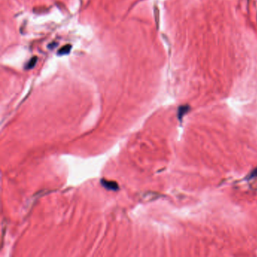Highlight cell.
<instances>
[{
	"label": "cell",
	"instance_id": "cell-5",
	"mask_svg": "<svg viewBox=\"0 0 257 257\" xmlns=\"http://www.w3.org/2000/svg\"><path fill=\"white\" fill-rule=\"evenodd\" d=\"M57 45V44H52V45H51L48 46V47H49V48H52V47H54H54H55V46H56Z\"/></svg>",
	"mask_w": 257,
	"mask_h": 257
},
{
	"label": "cell",
	"instance_id": "cell-4",
	"mask_svg": "<svg viewBox=\"0 0 257 257\" xmlns=\"http://www.w3.org/2000/svg\"><path fill=\"white\" fill-rule=\"evenodd\" d=\"M188 108L184 106V107H181L179 109V111H178V118L179 119H182V118L183 117V115H185V112H187Z\"/></svg>",
	"mask_w": 257,
	"mask_h": 257
},
{
	"label": "cell",
	"instance_id": "cell-2",
	"mask_svg": "<svg viewBox=\"0 0 257 257\" xmlns=\"http://www.w3.org/2000/svg\"><path fill=\"white\" fill-rule=\"evenodd\" d=\"M71 48H72V46L70 45H66L60 48V50L58 51L57 54L58 55H66L68 54L71 51Z\"/></svg>",
	"mask_w": 257,
	"mask_h": 257
},
{
	"label": "cell",
	"instance_id": "cell-1",
	"mask_svg": "<svg viewBox=\"0 0 257 257\" xmlns=\"http://www.w3.org/2000/svg\"><path fill=\"white\" fill-rule=\"evenodd\" d=\"M100 183L103 187H104L106 190H109V191H116L119 189V186L117 183L115 181H110V180H106L105 179H102L100 180Z\"/></svg>",
	"mask_w": 257,
	"mask_h": 257
},
{
	"label": "cell",
	"instance_id": "cell-3",
	"mask_svg": "<svg viewBox=\"0 0 257 257\" xmlns=\"http://www.w3.org/2000/svg\"><path fill=\"white\" fill-rule=\"evenodd\" d=\"M36 62H37V57H32L30 60H29L28 63L26 64L25 69H26V70H31V69H32L34 66H36Z\"/></svg>",
	"mask_w": 257,
	"mask_h": 257
}]
</instances>
